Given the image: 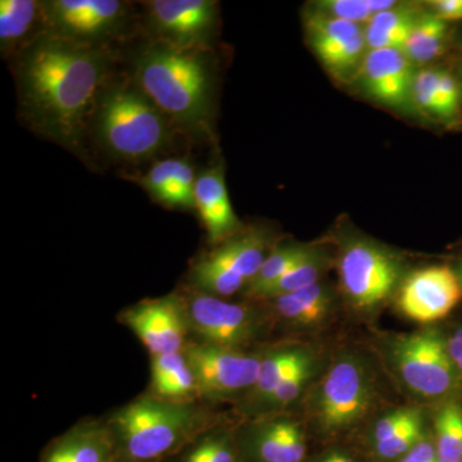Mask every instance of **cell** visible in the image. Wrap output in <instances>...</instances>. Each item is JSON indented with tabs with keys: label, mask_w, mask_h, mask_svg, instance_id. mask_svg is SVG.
<instances>
[{
	"label": "cell",
	"mask_w": 462,
	"mask_h": 462,
	"mask_svg": "<svg viewBox=\"0 0 462 462\" xmlns=\"http://www.w3.org/2000/svg\"><path fill=\"white\" fill-rule=\"evenodd\" d=\"M90 44L38 36L17 62L20 111L32 130L81 156L108 58Z\"/></svg>",
	"instance_id": "6da1fadb"
},
{
	"label": "cell",
	"mask_w": 462,
	"mask_h": 462,
	"mask_svg": "<svg viewBox=\"0 0 462 462\" xmlns=\"http://www.w3.org/2000/svg\"><path fill=\"white\" fill-rule=\"evenodd\" d=\"M221 419L202 401L173 402L147 392L105 420L114 436L117 462H166Z\"/></svg>",
	"instance_id": "7a4b0ae2"
},
{
	"label": "cell",
	"mask_w": 462,
	"mask_h": 462,
	"mask_svg": "<svg viewBox=\"0 0 462 462\" xmlns=\"http://www.w3.org/2000/svg\"><path fill=\"white\" fill-rule=\"evenodd\" d=\"M382 384L369 358L360 352H340L302 401L305 424L320 445L352 442L369 424L382 400Z\"/></svg>",
	"instance_id": "3957f363"
},
{
	"label": "cell",
	"mask_w": 462,
	"mask_h": 462,
	"mask_svg": "<svg viewBox=\"0 0 462 462\" xmlns=\"http://www.w3.org/2000/svg\"><path fill=\"white\" fill-rule=\"evenodd\" d=\"M135 80L167 120L194 135L211 132V74L199 48L152 45L136 60Z\"/></svg>",
	"instance_id": "277c9868"
},
{
	"label": "cell",
	"mask_w": 462,
	"mask_h": 462,
	"mask_svg": "<svg viewBox=\"0 0 462 462\" xmlns=\"http://www.w3.org/2000/svg\"><path fill=\"white\" fill-rule=\"evenodd\" d=\"M379 348L389 373L416 400L437 404L460 400L462 382L440 328L384 337Z\"/></svg>",
	"instance_id": "5b68a950"
},
{
	"label": "cell",
	"mask_w": 462,
	"mask_h": 462,
	"mask_svg": "<svg viewBox=\"0 0 462 462\" xmlns=\"http://www.w3.org/2000/svg\"><path fill=\"white\" fill-rule=\"evenodd\" d=\"M97 134L111 156L141 162L166 147L169 120L138 88L116 87L100 99Z\"/></svg>",
	"instance_id": "8992f818"
},
{
	"label": "cell",
	"mask_w": 462,
	"mask_h": 462,
	"mask_svg": "<svg viewBox=\"0 0 462 462\" xmlns=\"http://www.w3.org/2000/svg\"><path fill=\"white\" fill-rule=\"evenodd\" d=\"M184 305L189 339L233 349H251L273 325L270 310L230 302L185 287L179 291Z\"/></svg>",
	"instance_id": "52a82bcc"
},
{
	"label": "cell",
	"mask_w": 462,
	"mask_h": 462,
	"mask_svg": "<svg viewBox=\"0 0 462 462\" xmlns=\"http://www.w3.org/2000/svg\"><path fill=\"white\" fill-rule=\"evenodd\" d=\"M338 269L343 298L351 309L364 315L382 309L397 294L404 279L400 258L366 238L343 242Z\"/></svg>",
	"instance_id": "ba28073f"
},
{
	"label": "cell",
	"mask_w": 462,
	"mask_h": 462,
	"mask_svg": "<svg viewBox=\"0 0 462 462\" xmlns=\"http://www.w3.org/2000/svg\"><path fill=\"white\" fill-rule=\"evenodd\" d=\"M269 245L266 231L240 230L191 264L187 287L220 298L245 293L272 252Z\"/></svg>",
	"instance_id": "9c48e42d"
},
{
	"label": "cell",
	"mask_w": 462,
	"mask_h": 462,
	"mask_svg": "<svg viewBox=\"0 0 462 462\" xmlns=\"http://www.w3.org/2000/svg\"><path fill=\"white\" fill-rule=\"evenodd\" d=\"M197 380L199 400L236 404L254 388L260 373L263 348L233 349L188 339L184 346Z\"/></svg>",
	"instance_id": "30bf717a"
},
{
	"label": "cell",
	"mask_w": 462,
	"mask_h": 462,
	"mask_svg": "<svg viewBox=\"0 0 462 462\" xmlns=\"http://www.w3.org/2000/svg\"><path fill=\"white\" fill-rule=\"evenodd\" d=\"M234 434L242 462H306L314 451L305 421L291 412L242 419Z\"/></svg>",
	"instance_id": "8fae6325"
},
{
	"label": "cell",
	"mask_w": 462,
	"mask_h": 462,
	"mask_svg": "<svg viewBox=\"0 0 462 462\" xmlns=\"http://www.w3.org/2000/svg\"><path fill=\"white\" fill-rule=\"evenodd\" d=\"M118 320L138 337L151 357L184 351L189 339L180 293L148 298L127 307Z\"/></svg>",
	"instance_id": "7c38bea8"
},
{
	"label": "cell",
	"mask_w": 462,
	"mask_h": 462,
	"mask_svg": "<svg viewBox=\"0 0 462 462\" xmlns=\"http://www.w3.org/2000/svg\"><path fill=\"white\" fill-rule=\"evenodd\" d=\"M42 12L51 35L90 45L117 32L126 16L117 0H51Z\"/></svg>",
	"instance_id": "4fadbf2b"
},
{
	"label": "cell",
	"mask_w": 462,
	"mask_h": 462,
	"mask_svg": "<svg viewBox=\"0 0 462 462\" xmlns=\"http://www.w3.org/2000/svg\"><path fill=\"white\" fill-rule=\"evenodd\" d=\"M462 300V287L452 264H434L404 276L397 291L401 312L413 321L433 324L451 314Z\"/></svg>",
	"instance_id": "5bb4252c"
},
{
	"label": "cell",
	"mask_w": 462,
	"mask_h": 462,
	"mask_svg": "<svg viewBox=\"0 0 462 462\" xmlns=\"http://www.w3.org/2000/svg\"><path fill=\"white\" fill-rule=\"evenodd\" d=\"M430 425L419 407L389 410L370 420L352 442L367 462H396L421 439Z\"/></svg>",
	"instance_id": "9a60e30c"
},
{
	"label": "cell",
	"mask_w": 462,
	"mask_h": 462,
	"mask_svg": "<svg viewBox=\"0 0 462 462\" xmlns=\"http://www.w3.org/2000/svg\"><path fill=\"white\" fill-rule=\"evenodd\" d=\"M306 33L316 56L334 75L349 74L363 63L367 45L363 26L358 23L318 11L310 12L306 16Z\"/></svg>",
	"instance_id": "2e32d148"
},
{
	"label": "cell",
	"mask_w": 462,
	"mask_h": 462,
	"mask_svg": "<svg viewBox=\"0 0 462 462\" xmlns=\"http://www.w3.org/2000/svg\"><path fill=\"white\" fill-rule=\"evenodd\" d=\"M147 9L162 42L179 48H199L211 36L217 18V3L212 0H153Z\"/></svg>",
	"instance_id": "e0dca14e"
},
{
	"label": "cell",
	"mask_w": 462,
	"mask_h": 462,
	"mask_svg": "<svg viewBox=\"0 0 462 462\" xmlns=\"http://www.w3.org/2000/svg\"><path fill=\"white\" fill-rule=\"evenodd\" d=\"M360 74L365 89L383 105L403 108L412 102L416 72L402 50H370L361 63Z\"/></svg>",
	"instance_id": "ac0fdd59"
},
{
	"label": "cell",
	"mask_w": 462,
	"mask_h": 462,
	"mask_svg": "<svg viewBox=\"0 0 462 462\" xmlns=\"http://www.w3.org/2000/svg\"><path fill=\"white\" fill-rule=\"evenodd\" d=\"M41 462H117L114 436L103 419H85L54 438Z\"/></svg>",
	"instance_id": "d6986e66"
},
{
	"label": "cell",
	"mask_w": 462,
	"mask_h": 462,
	"mask_svg": "<svg viewBox=\"0 0 462 462\" xmlns=\"http://www.w3.org/2000/svg\"><path fill=\"white\" fill-rule=\"evenodd\" d=\"M336 298L330 285L319 282L263 303L270 310L273 322L291 330H314L333 316Z\"/></svg>",
	"instance_id": "ffe728a7"
},
{
	"label": "cell",
	"mask_w": 462,
	"mask_h": 462,
	"mask_svg": "<svg viewBox=\"0 0 462 462\" xmlns=\"http://www.w3.org/2000/svg\"><path fill=\"white\" fill-rule=\"evenodd\" d=\"M194 197L196 209L212 245H221L242 230L239 218L231 206L223 167L200 173L197 178Z\"/></svg>",
	"instance_id": "44dd1931"
},
{
	"label": "cell",
	"mask_w": 462,
	"mask_h": 462,
	"mask_svg": "<svg viewBox=\"0 0 462 462\" xmlns=\"http://www.w3.org/2000/svg\"><path fill=\"white\" fill-rule=\"evenodd\" d=\"M311 349V346L300 343H282L263 346L260 373L254 388L248 392L247 396L234 404L240 418H247L252 410L281 384L282 380Z\"/></svg>",
	"instance_id": "7402d4cb"
},
{
	"label": "cell",
	"mask_w": 462,
	"mask_h": 462,
	"mask_svg": "<svg viewBox=\"0 0 462 462\" xmlns=\"http://www.w3.org/2000/svg\"><path fill=\"white\" fill-rule=\"evenodd\" d=\"M321 373L320 358L315 354L314 349H311L282 380L281 384L245 419L291 412L293 407L302 403Z\"/></svg>",
	"instance_id": "603a6c76"
},
{
	"label": "cell",
	"mask_w": 462,
	"mask_h": 462,
	"mask_svg": "<svg viewBox=\"0 0 462 462\" xmlns=\"http://www.w3.org/2000/svg\"><path fill=\"white\" fill-rule=\"evenodd\" d=\"M148 393L173 402L200 401L196 376L184 351L151 357Z\"/></svg>",
	"instance_id": "cb8c5ba5"
},
{
	"label": "cell",
	"mask_w": 462,
	"mask_h": 462,
	"mask_svg": "<svg viewBox=\"0 0 462 462\" xmlns=\"http://www.w3.org/2000/svg\"><path fill=\"white\" fill-rule=\"evenodd\" d=\"M39 23H44L42 2L2 0L0 2V50L2 56L23 51L30 44Z\"/></svg>",
	"instance_id": "d4e9b609"
},
{
	"label": "cell",
	"mask_w": 462,
	"mask_h": 462,
	"mask_svg": "<svg viewBox=\"0 0 462 462\" xmlns=\"http://www.w3.org/2000/svg\"><path fill=\"white\" fill-rule=\"evenodd\" d=\"M234 425L221 419L166 462H242Z\"/></svg>",
	"instance_id": "484cf974"
},
{
	"label": "cell",
	"mask_w": 462,
	"mask_h": 462,
	"mask_svg": "<svg viewBox=\"0 0 462 462\" xmlns=\"http://www.w3.org/2000/svg\"><path fill=\"white\" fill-rule=\"evenodd\" d=\"M449 42L454 44V33L449 30V23L438 18L431 11L424 12L416 21L403 51L413 65H428L446 53Z\"/></svg>",
	"instance_id": "4316f807"
},
{
	"label": "cell",
	"mask_w": 462,
	"mask_h": 462,
	"mask_svg": "<svg viewBox=\"0 0 462 462\" xmlns=\"http://www.w3.org/2000/svg\"><path fill=\"white\" fill-rule=\"evenodd\" d=\"M420 14L407 5H397L375 14L365 27V39L370 50H402Z\"/></svg>",
	"instance_id": "83f0119b"
},
{
	"label": "cell",
	"mask_w": 462,
	"mask_h": 462,
	"mask_svg": "<svg viewBox=\"0 0 462 462\" xmlns=\"http://www.w3.org/2000/svg\"><path fill=\"white\" fill-rule=\"evenodd\" d=\"M330 263L331 258L327 249L310 245L305 254L275 284L267 289L257 302H267L282 294L322 282V276L329 270Z\"/></svg>",
	"instance_id": "f1b7e54d"
},
{
	"label": "cell",
	"mask_w": 462,
	"mask_h": 462,
	"mask_svg": "<svg viewBox=\"0 0 462 462\" xmlns=\"http://www.w3.org/2000/svg\"><path fill=\"white\" fill-rule=\"evenodd\" d=\"M438 462H462V403L438 404L430 424Z\"/></svg>",
	"instance_id": "f546056e"
},
{
	"label": "cell",
	"mask_w": 462,
	"mask_h": 462,
	"mask_svg": "<svg viewBox=\"0 0 462 462\" xmlns=\"http://www.w3.org/2000/svg\"><path fill=\"white\" fill-rule=\"evenodd\" d=\"M309 247V245L291 242L284 243V245L272 249L269 256L266 257L263 266H261L256 278L251 282V284L248 285V288L245 289L243 294L248 300L257 302L264 291L272 287L273 284H275L305 254Z\"/></svg>",
	"instance_id": "4dcf8cb0"
},
{
	"label": "cell",
	"mask_w": 462,
	"mask_h": 462,
	"mask_svg": "<svg viewBox=\"0 0 462 462\" xmlns=\"http://www.w3.org/2000/svg\"><path fill=\"white\" fill-rule=\"evenodd\" d=\"M196 181L193 167L187 160H180L175 178L161 194L160 199H157L158 202L170 208H196V197H194Z\"/></svg>",
	"instance_id": "1f68e13d"
},
{
	"label": "cell",
	"mask_w": 462,
	"mask_h": 462,
	"mask_svg": "<svg viewBox=\"0 0 462 462\" xmlns=\"http://www.w3.org/2000/svg\"><path fill=\"white\" fill-rule=\"evenodd\" d=\"M438 75L439 67H427L416 72L412 85V102L422 114L439 123V100H438Z\"/></svg>",
	"instance_id": "d6a6232c"
},
{
	"label": "cell",
	"mask_w": 462,
	"mask_h": 462,
	"mask_svg": "<svg viewBox=\"0 0 462 462\" xmlns=\"http://www.w3.org/2000/svg\"><path fill=\"white\" fill-rule=\"evenodd\" d=\"M316 9L321 14L351 21L358 25H366L375 16L370 0H325L318 3Z\"/></svg>",
	"instance_id": "836d02e7"
},
{
	"label": "cell",
	"mask_w": 462,
	"mask_h": 462,
	"mask_svg": "<svg viewBox=\"0 0 462 462\" xmlns=\"http://www.w3.org/2000/svg\"><path fill=\"white\" fill-rule=\"evenodd\" d=\"M180 160L181 158H169V160L160 161V162L154 163L147 175L142 179L143 187L154 199H160L161 194L166 190L170 182L175 178Z\"/></svg>",
	"instance_id": "e575fe53"
},
{
	"label": "cell",
	"mask_w": 462,
	"mask_h": 462,
	"mask_svg": "<svg viewBox=\"0 0 462 462\" xmlns=\"http://www.w3.org/2000/svg\"><path fill=\"white\" fill-rule=\"evenodd\" d=\"M306 462H367L363 452L352 442H337L322 445L312 451Z\"/></svg>",
	"instance_id": "d590c367"
},
{
	"label": "cell",
	"mask_w": 462,
	"mask_h": 462,
	"mask_svg": "<svg viewBox=\"0 0 462 462\" xmlns=\"http://www.w3.org/2000/svg\"><path fill=\"white\" fill-rule=\"evenodd\" d=\"M396 462H438L431 430Z\"/></svg>",
	"instance_id": "8d00e7d4"
},
{
	"label": "cell",
	"mask_w": 462,
	"mask_h": 462,
	"mask_svg": "<svg viewBox=\"0 0 462 462\" xmlns=\"http://www.w3.org/2000/svg\"><path fill=\"white\" fill-rule=\"evenodd\" d=\"M445 331L447 351L462 382V321L456 322Z\"/></svg>",
	"instance_id": "74e56055"
},
{
	"label": "cell",
	"mask_w": 462,
	"mask_h": 462,
	"mask_svg": "<svg viewBox=\"0 0 462 462\" xmlns=\"http://www.w3.org/2000/svg\"><path fill=\"white\" fill-rule=\"evenodd\" d=\"M430 11L445 23L462 21V0H434Z\"/></svg>",
	"instance_id": "f35d334b"
},
{
	"label": "cell",
	"mask_w": 462,
	"mask_h": 462,
	"mask_svg": "<svg viewBox=\"0 0 462 462\" xmlns=\"http://www.w3.org/2000/svg\"><path fill=\"white\" fill-rule=\"evenodd\" d=\"M452 69H454L456 78L458 79V83H460L462 89V53H458L457 60H456Z\"/></svg>",
	"instance_id": "ab89813d"
},
{
	"label": "cell",
	"mask_w": 462,
	"mask_h": 462,
	"mask_svg": "<svg viewBox=\"0 0 462 462\" xmlns=\"http://www.w3.org/2000/svg\"><path fill=\"white\" fill-rule=\"evenodd\" d=\"M454 47L458 51V53H462V27L454 33Z\"/></svg>",
	"instance_id": "60d3db41"
},
{
	"label": "cell",
	"mask_w": 462,
	"mask_h": 462,
	"mask_svg": "<svg viewBox=\"0 0 462 462\" xmlns=\"http://www.w3.org/2000/svg\"><path fill=\"white\" fill-rule=\"evenodd\" d=\"M452 266H454L455 272L457 273L458 281H460L462 287V254L457 257V260L455 261V264H452Z\"/></svg>",
	"instance_id": "b9f144b4"
}]
</instances>
